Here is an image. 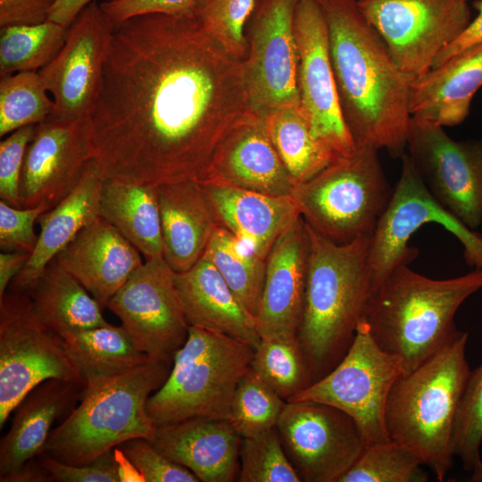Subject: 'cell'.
<instances>
[{
  "label": "cell",
  "mask_w": 482,
  "mask_h": 482,
  "mask_svg": "<svg viewBox=\"0 0 482 482\" xmlns=\"http://www.w3.org/2000/svg\"><path fill=\"white\" fill-rule=\"evenodd\" d=\"M247 111L243 62L190 10L134 16L113 25L89 117L93 159L105 179L200 182Z\"/></svg>",
  "instance_id": "6da1fadb"
},
{
  "label": "cell",
  "mask_w": 482,
  "mask_h": 482,
  "mask_svg": "<svg viewBox=\"0 0 482 482\" xmlns=\"http://www.w3.org/2000/svg\"><path fill=\"white\" fill-rule=\"evenodd\" d=\"M328 27L341 111L356 146L406 153L412 79L394 62L357 0H315Z\"/></svg>",
  "instance_id": "7a4b0ae2"
},
{
  "label": "cell",
  "mask_w": 482,
  "mask_h": 482,
  "mask_svg": "<svg viewBox=\"0 0 482 482\" xmlns=\"http://www.w3.org/2000/svg\"><path fill=\"white\" fill-rule=\"evenodd\" d=\"M306 226L310 250L297 337L313 383L349 350L374 287L369 266L371 237L339 245Z\"/></svg>",
  "instance_id": "3957f363"
},
{
  "label": "cell",
  "mask_w": 482,
  "mask_h": 482,
  "mask_svg": "<svg viewBox=\"0 0 482 482\" xmlns=\"http://www.w3.org/2000/svg\"><path fill=\"white\" fill-rule=\"evenodd\" d=\"M482 289V269L445 279L395 268L378 284L363 320L377 345L399 358L404 373L436 352L458 329L460 306Z\"/></svg>",
  "instance_id": "277c9868"
},
{
  "label": "cell",
  "mask_w": 482,
  "mask_h": 482,
  "mask_svg": "<svg viewBox=\"0 0 482 482\" xmlns=\"http://www.w3.org/2000/svg\"><path fill=\"white\" fill-rule=\"evenodd\" d=\"M468 333L457 330L394 384L385 420L390 439L409 447L443 481L453 465V436L470 370Z\"/></svg>",
  "instance_id": "5b68a950"
},
{
  "label": "cell",
  "mask_w": 482,
  "mask_h": 482,
  "mask_svg": "<svg viewBox=\"0 0 482 482\" xmlns=\"http://www.w3.org/2000/svg\"><path fill=\"white\" fill-rule=\"evenodd\" d=\"M170 364L150 361L86 386L76 407L52 430L43 453L79 465L92 462L129 439L152 440L156 425L146 403L167 379Z\"/></svg>",
  "instance_id": "8992f818"
},
{
  "label": "cell",
  "mask_w": 482,
  "mask_h": 482,
  "mask_svg": "<svg viewBox=\"0 0 482 482\" xmlns=\"http://www.w3.org/2000/svg\"><path fill=\"white\" fill-rule=\"evenodd\" d=\"M254 348L226 334L189 326L163 385L147 400L156 426L194 418L229 420Z\"/></svg>",
  "instance_id": "52a82bcc"
},
{
  "label": "cell",
  "mask_w": 482,
  "mask_h": 482,
  "mask_svg": "<svg viewBox=\"0 0 482 482\" xmlns=\"http://www.w3.org/2000/svg\"><path fill=\"white\" fill-rule=\"evenodd\" d=\"M378 151L356 146L295 187L291 196L311 229L339 245L372 237L394 191Z\"/></svg>",
  "instance_id": "ba28073f"
},
{
  "label": "cell",
  "mask_w": 482,
  "mask_h": 482,
  "mask_svg": "<svg viewBox=\"0 0 482 482\" xmlns=\"http://www.w3.org/2000/svg\"><path fill=\"white\" fill-rule=\"evenodd\" d=\"M51 378L83 380L29 293L9 286L0 297V429L29 392Z\"/></svg>",
  "instance_id": "9c48e42d"
},
{
  "label": "cell",
  "mask_w": 482,
  "mask_h": 482,
  "mask_svg": "<svg viewBox=\"0 0 482 482\" xmlns=\"http://www.w3.org/2000/svg\"><path fill=\"white\" fill-rule=\"evenodd\" d=\"M404 373L402 361L383 351L362 320L354 339L339 363L287 402L315 401L348 414L366 445L390 440L385 413L390 391Z\"/></svg>",
  "instance_id": "30bf717a"
},
{
  "label": "cell",
  "mask_w": 482,
  "mask_h": 482,
  "mask_svg": "<svg viewBox=\"0 0 482 482\" xmlns=\"http://www.w3.org/2000/svg\"><path fill=\"white\" fill-rule=\"evenodd\" d=\"M402 171L389 204L371 237L369 266L374 290L395 268L409 265L418 250L408 245L426 223H437L462 245L470 267L482 269V234L470 229L430 194L408 154L402 157Z\"/></svg>",
  "instance_id": "8fae6325"
},
{
  "label": "cell",
  "mask_w": 482,
  "mask_h": 482,
  "mask_svg": "<svg viewBox=\"0 0 482 482\" xmlns=\"http://www.w3.org/2000/svg\"><path fill=\"white\" fill-rule=\"evenodd\" d=\"M398 68L413 80L471 21L467 0H357Z\"/></svg>",
  "instance_id": "7c38bea8"
},
{
  "label": "cell",
  "mask_w": 482,
  "mask_h": 482,
  "mask_svg": "<svg viewBox=\"0 0 482 482\" xmlns=\"http://www.w3.org/2000/svg\"><path fill=\"white\" fill-rule=\"evenodd\" d=\"M299 0H256L243 62L248 110L264 119L300 104L294 15Z\"/></svg>",
  "instance_id": "4fadbf2b"
},
{
  "label": "cell",
  "mask_w": 482,
  "mask_h": 482,
  "mask_svg": "<svg viewBox=\"0 0 482 482\" xmlns=\"http://www.w3.org/2000/svg\"><path fill=\"white\" fill-rule=\"evenodd\" d=\"M406 154L438 203L471 229L482 224V138L454 140L411 117Z\"/></svg>",
  "instance_id": "5bb4252c"
},
{
  "label": "cell",
  "mask_w": 482,
  "mask_h": 482,
  "mask_svg": "<svg viewBox=\"0 0 482 482\" xmlns=\"http://www.w3.org/2000/svg\"><path fill=\"white\" fill-rule=\"evenodd\" d=\"M137 348L154 362L171 363L185 344L189 324L163 257L145 260L109 301Z\"/></svg>",
  "instance_id": "9a60e30c"
},
{
  "label": "cell",
  "mask_w": 482,
  "mask_h": 482,
  "mask_svg": "<svg viewBox=\"0 0 482 482\" xmlns=\"http://www.w3.org/2000/svg\"><path fill=\"white\" fill-rule=\"evenodd\" d=\"M277 429L290 461L305 482H338L366 445L348 414L315 401L287 402Z\"/></svg>",
  "instance_id": "2e32d148"
},
{
  "label": "cell",
  "mask_w": 482,
  "mask_h": 482,
  "mask_svg": "<svg viewBox=\"0 0 482 482\" xmlns=\"http://www.w3.org/2000/svg\"><path fill=\"white\" fill-rule=\"evenodd\" d=\"M113 24L96 1L68 27L60 52L37 71L54 101L48 119L90 117L99 94Z\"/></svg>",
  "instance_id": "e0dca14e"
},
{
  "label": "cell",
  "mask_w": 482,
  "mask_h": 482,
  "mask_svg": "<svg viewBox=\"0 0 482 482\" xmlns=\"http://www.w3.org/2000/svg\"><path fill=\"white\" fill-rule=\"evenodd\" d=\"M298 52L297 85L315 136L338 157L356 149L340 107L332 70L327 22L315 0H299L294 15Z\"/></svg>",
  "instance_id": "ac0fdd59"
},
{
  "label": "cell",
  "mask_w": 482,
  "mask_h": 482,
  "mask_svg": "<svg viewBox=\"0 0 482 482\" xmlns=\"http://www.w3.org/2000/svg\"><path fill=\"white\" fill-rule=\"evenodd\" d=\"M90 118L48 119L35 126L20 183L21 208L52 209L79 182L93 158Z\"/></svg>",
  "instance_id": "d6986e66"
},
{
  "label": "cell",
  "mask_w": 482,
  "mask_h": 482,
  "mask_svg": "<svg viewBox=\"0 0 482 482\" xmlns=\"http://www.w3.org/2000/svg\"><path fill=\"white\" fill-rule=\"evenodd\" d=\"M204 180L275 196L291 195L295 188L263 119L249 110L219 145Z\"/></svg>",
  "instance_id": "ffe728a7"
},
{
  "label": "cell",
  "mask_w": 482,
  "mask_h": 482,
  "mask_svg": "<svg viewBox=\"0 0 482 482\" xmlns=\"http://www.w3.org/2000/svg\"><path fill=\"white\" fill-rule=\"evenodd\" d=\"M310 240L301 215L278 237L266 258L257 316L261 337L297 335L306 291Z\"/></svg>",
  "instance_id": "44dd1931"
},
{
  "label": "cell",
  "mask_w": 482,
  "mask_h": 482,
  "mask_svg": "<svg viewBox=\"0 0 482 482\" xmlns=\"http://www.w3.org/2000/svg\"><path fill=\"white\" fill-rule=\"evenodd\" d=\"M55 259L103 309L143 264L139 251L101 216L83 228Z\"/></svg>",
  "instance_id": "7402d4cb"
},
{
  "label": "cell",
  "mask_w": 482,
  "mask_h": 482,
  "mask_svg": "<svg viewBox=\"0 0 482 482\" xmlns=\"http://www.w3.org/2000/svg\"><path fill=\"white\" fill-rule=\"evenodd\" d=\"M242 437L229 420L194 418L156 426L151 440L203 482H231L239 473Z\"/></svg>",
  "instance_id": "603a6c76"
},
{
  "label": "cell",
  "mask_w": 482,
  "mask_h": 482,
  "mask_svg": "<svg viewBox=\"0 0 482 482\" xmlns=\"http://www.w3.org/2000/svg\"><path fill=\"white\" fill-rule=\"evenodd\" d=\"M85 387L83 380L51 378L20 402L10 428L0 441L1 482L43 453L54 423L71 413Z\"/></svg>",
  "instance_id": "cb8c5ba5"
},
{
  "label": "cell",
  "mask_w": 482,
  "mask_h": 482,
  "mask_svg": "<svg viewBox=\"0 0 482 482\" xmlns=\"http://www.w3.org/2000/svg\"><path fill=\"white\" fill-rule=\"evenodd\" d=\"M199 183L219 225L264 259L278 237L300 216L291 195H270L218 180Z\"/></svg>",
  "instance_id": "d4e9b609"
},
{
  "label": "cell",
  "mask_w": 482,
  "mask_h": 482,
  "mask_svg": "<svg viewBox=\"0 0 482 482\" xmlns=\"http://www.w3.org/2000/svg\"><path fill=\"white\" fill-rule=\"evenodd\" d=\"M175 285L189 326L226 334L253 348L259 345L256 317L205 255L189 270L175 272Z\"/></svg>",
  "instance_id": "484cf974"
},
{
  "label": "cell",
  "mask_w": 482,
  "mask_h": 482,
  "mask_svg": "<svg viewBox=\"0 0 482 482\" xmlns=\"http://www.w3.org/2000/svg\"><path fill=\"white\" fill-rule=\"evenodd\" d=\"M163 258L175 272L189 270L205 253L220 226L212 205L195 180L156 186Z\"/></svg>",
  "instance_id": "4316f807"
},
{
  "label": "cell",
  "mask_w": 482,
  "mask_h": 482,
  "mask_svg": "<svg viewBox=\"0 0 482 482\" xmlns=\"http://www.w3.org/2000/svg\"><path fill=\"white\" fill-rule=\"evenodd\" d=\"M482 87V43L470 46L412 80L411 117L453 127L470 114L472 98Z\"/></svg>",
  "instance_id": "83f0119b"
},
{
  "label": "cell",
  "mask_w": 482,
  "mask_h": 482,
  "mask_svg": "<svg viewBox=\"0 0 482 482\" xmlns=\"http://www.w3.org/2000/svg\"><path fill=\"white\" fill-rule=\"evenodd\" d=\"M104 177L95 159L86 165L76 187L57 205L37 219L40 226L37 245L22 270L10 286L29 291L46 265L79 234L96 219Z\"/></svg>",
  "instance_id": "f1b7e54d"
},
{
  "label": "cell",
  "mask_w": 482,
  "mask_h": 482,
  "mask_svg": "<svg viewBox=\"0 0 482 482\" xmlns=\"http://www.w3.org/2000/svg\"><path fill=\"white\" fill-rule=\"evenodd\" d=\"M99 215L109 221L145 260L163 257L156 186L104 178Z\"/></svg>",
  "instance_id": "f546056e"
},
{
  "label": "cell",
  "mask_w": 482,
  "mask_h": 482,
  "mask_svg": "<svg viewBox=\"0 0 482 482\" xmlns=\"http://www.w3.org/2000/svg\"><path fill=\"white\" fill-rule=\"evenodd\" d=\"M27 292L38 318L62 337L109 324L98 302L55 258Z\"/></svg>",
  "instance_id": "4dcf8cb0"
},
{
  "label": "cell",
  "mask_w": 482,
  "mask_h": 482,
  "mask_svg": "<svg viewBox=\"0 0 482 482\" xmlns=\"http://www.w3.org/2000/svg\"><path fill=\"white\" fill-rule=\"evenodd\" d=\"M66 352L86 386L115 377L151 360L122 326L107 324L63 337Z\"/></svg>",
  "instance_id": "1f68e13d"
},
{
  "label": "cell",
  "mask_w": 482,
  "mask_h": 482,
  "mask_svg": "<svg viewBox=\"0 0 482 482\" xmlns=\"http://www.w3.org/2000/svg\"><path fill=\"white\" fill-rule=\"evenodd\" d=\"M263 120L271 142L295 187L338 159L315 136L301 104L282 108L266 116Z\"/></svg>",
  "instance_id": "d6a6232c"
},
{
  "label": "cell",
  "mask_w": 482,
  "mask_h": 482,
  "mask_svg": "<svg viewBox=\"0 0 482 482\" xmlns=\"http://www.w3.org/2000/svg\"><path fill=\"white\" fill-rule=\"evenodd\" d=\"M217 268L244 307L258 316L266 274V259L219 226L204 254Z\"/></svg>",
  "instance_id": "836d02e7"
},
{
  "label": "cell",
  "mask_w": 482,
  "mask_h": 482,
  "mask_svg": "<svg viewBox=\"0 0 482 482\" xmlns=\"http://www.w3.org/2000/svg\"><path fill=\"white\" fill-rule=\"evenodd\" d=\"M66 27L47 20L34 25H10L0 29V77L37 71L63 46Z\"/></svg>",
  "instance_id": "e575fe53"
},
{
  "label": "cell",
  "mask_w": 482,
  "mask_h": 482,
  "mask_svg": "<svg viewBox=\"0 0 482 482\" xmlns=\"http://www.w3.org/2000/svg\"><path fill=\"white\" fill-rule=\"evenodd\" d=\"M250 369L285 401L312 383L297 335L261 337Z\"/></svg>",
  "instance_id": "d590c367"
},
{
  "label": "cell",
  "mask_w": 482,
  "mask_h": 482,
  "mask_svg": "<svg viewBox=\"0 0 482 482\" xmlns=\"http://www.w3.org/2000/svg\"><path fill=\"white\" fill-rule=\"evenodd\" d=\"M54 101L37 71L0 77V137L46 120Z\"/></svg>",
  "instance_id": "8d00e7d4"
},
{
  "label": "cell",
  "mask_w": 482,
  "mask_h": 482,
  "mask_svg": "<svg viewBox=\"0 0 482 482\" xmlns=\"http://www.w3.org/2000/svg\"><path fill=\"white\" fill-rule=\"evenodd\" d=\"M419 457L395 440L365 445L338 482H426L428 473Z\"/></svg>",
  "instance_id": "74e56055"
},
{
  "label": "cell",
  "mask_w": 482,
  "mask_h": 482,
  "mask_svg": "<svg viewBox=\"0 0 482 482\" xmlns=\"http://www.w3.org/2000/svg\"><path fill=\"white\" fill-rule=\"evenodd\" d=\"M286 403L249 369L236 388L229 420L242 438L253 437L277 427Z\"/></svg>",
  "instance_id": "f35d334b"
},
{
  "label": "cell",
  "mask_w": 482,
  "mask_h": 482,
  "mask_svg": "<svg viewBox=\"0 0 482 482\" xmlns=\"http://www.w3.org/2000/svg\"><path fill=\"white\" fill-rule=\"evenodd\" d=\"M255 4L256 0H195L190 12L209 37L244 62L248 50L245 27Z\"/></svg>",
  "instance_id": "ab89813d"
},
{
  "label": "cell",
  "mask_w": 482,
  "mask_h": 482,
  "mask_svg": "<svg viewBox=\"0 0 482 482\" xmlns=\"http://www.w3.org/2000/svg\"><path fill=\"white\" fill-rule=\"evenodd\" d=\"M240 482H300L273 428L253 437L242 438L239 450Z\"/></svg>",
  "instance_id": "60d3db41"
},
{
  "label": "cell",
  "mask_w": 482,
  "mask_h": 482,
  "mask_svg": "<svg viewBox=\"0 0 482 482\" xmlns=\"http://www.w3.org/2000/svg\"><path fill=\"white\" fill-rule=\"evenodd\" d=\"M482 362L470 370L461 399L454 431L453 452L466 471L482 462Z\"/></svg>",
  "instance_id": "b9f144b4"
},
{
  "label": "cell",
  "mask_w": 482,
  "mask_h": 482,
  "mask_svg": "<svg viewBox=\"0 0 482 482\" xmlns=\"http://www.w3.org/2000/svg\"><path fill=\"white\" fill-rule=\"evenodd\" d=\"M143 475L145 482H199L187 468L173 461L152 443L137 437L118 445Z\"/></svg>",
  "instance_id": "7bdbcfd3"
},
{
  "label": "cell",
  "mask_w": 482,
  "mask_h": 482,
  "mask_svg": "<svg viewBox=\"0 0 482 482\" xmlns=\"http://www.w3.org/2000/svg\"><path fill=\"white\" fill-rule=\"evenodd\" d=\"M36 125L10 133L0 142V197L8 204L21 207L20 183L28 145Z\"/></svg>",
  "instance_id": "ee69618b"
},
{
  "label": "cell",
  "mask_w": 482,
  "mask_h": 482,
  "mask_svg": "<svg viewBox=\"0 0 482 482\" xmlns=\"http://www.w3.org/2000/svg\"><path fill=\"white\" fill-rule=\"evenodd\" d=\"M35 459L45 482H119L113 449L86 464L64 463L45 453Z\"/></svg>",
  "instance_id": "f6af8a7d"
},
{
  "label": "cell",
  "mask_w": 482,
  "mask_h": 482,
  "mask_svg": "<svg viewBox=\"0 0 482 482\" xmlns=\"http://www.w3.org/2000/svg\"><path fill=\"white\" fill-rule=\"evenodd\" d=\"M45 207L19 208L0 200V247L4 252L32 253L37 240L34 225Z\"/></svg>",
  "instance_id": "bcb514c9"
},
{
  "label": "cell",
  "mask_w": 482,
  "mask_h": 482,
  "mask_svg": "<svg viewBox=\"0 0 482 482\" xmlns=\"http://www.w3.org/2000/svg\"><path fill=\"white\" fill-rule=\"evenodd\" d=\"M195 0H105L101 8L115 25L147 13L179 14L188 12Z\"/></svg>",
  "instance_id": "7dc6e473"
},
{
  "label": "cell",
  "mask_w": 482,
  "mask_h": 482,
  "mask_svg": "<svg viewBox=\"0 0 482 482\" xmlns=\"http://www.w3.org/2000/svg\"><path fill=\"white\" fill-rule=\"evenodd\" d=\"M57 1L0 0V27L45 22Z\"/></svg>",
  "instance_id": "c3c4849f"
},
{
  "label": "cell",
  "mask_w": 482,
  "mask_h": 482,
  "mask_svg": "<svg viewBox=\"0 0 482 482\" xmlns=\"http://www.w3.org/2000/svg\"><path fill=\"white\" fill-rule=\"evenodd\" d=\"M478 15L451 44L445 46L435 58L432 68L436 67L459 52L482 43V0L474 2Z\"/></svg>",
  "instance_id": "681fc988"
},
{
  "label": "cell",
  "mask_w": 482,
  "mask_h": 482,
  "mask_svg": "<svg viewBox=\"0 0 482 482\" xmlns=\"http://www.w3.org/2000/svg\"><path fill=\"white\" fill-rule=\"evenodd\" d=\"M30 253L12 251L0 253V297L4 295L12 280L22 270Z\"/></svg>",
  "instance_id": "f907efd6"
},
{
  "label": "cell",
  "mask_w": 482,
  "mask_h": 482,
  "mask_svg": "<svg viewBox=\"0 0 482 482\" xmlns=\"http://www.w3.org/2000/svg\"><path fill=\"white\" fill-rule=\"evenodd\" d=\"M96 0H58L49 14L48 20L66 28L76 20L81 11Z\"/></svg>",
  "instance_id": "816d5d0a"
},
{
  "label": "cell",
  "mask_w": 482,
  "mask_h": 482,
  "mask_svg": "<svg viewBox=\"0 0 482 482\" xmlns=\"http://www.w3.org/2000/svg\"><path fill=\"white\" fill-rule=\"evenodd\" d=\"M119 482H145L143 475L118 446L113 448Z\"/></svg>",
  "instance_id": "f5cc1de1"
},
{
  "label": "cell",
  "mask_w": 482,
  "mask_h": 482,
  "mask_svg": "<svg viewBox=\"0 0 482 482\" xmlns=\"http://www.w3.org/2000/svg\"><path fill=\"white\" fill-rule=\"evenodd\" d=\"M470 478L472 482H482V462L471 471Z\"/></svg>",
  "instance_id": "db71d44e"
}]
</instances>
